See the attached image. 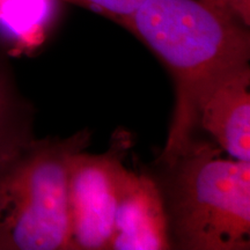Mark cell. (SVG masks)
Returning a JSON list of instances; mask_svg holds the SVG:
<instances>
[{"mask_svg":"<svg viewBox=\"0 0 250 250\" xmlns=\"http://www.w3.org/2000/svg\"><path fill=\"white\" fill-rule=\"evenodd\" d=\"M31 140L23 108L15 92L7 65L0 56V164Z\"/></svg>","mask_w":250,"mask_h":250,"instance_id":"obj_8","label":"cell"},{"mask_svg":"<svg viewBox=\"0 0 250 250\" xmlns=\"http://www.w3.org/2000/svg\"><path fill=\"white\" fill-rule=\"evenodd\" d=\"M174 177L166 208L175 241L190 250L250 248V162L225 159L192 140L169 166Z\"/></svg>","mask_w":250,"mask_h":250,"instance_id":"obj_2","label":"cell"},{"mask_svg":"<svg viewBox=\"0 0 250 250\" xmlns=\"http://www.w3.org/2000/svg\"><path fill=\"white\" fill-rule=\"evenodd\" d=\"M65 1L83 6L110 19L121 26H124L130 15L144 0H65Z\"/></svg>","mask_w":250,"mask_h":250,"instance_id":"obj_9","label":"cell"},{"mask_svg":"<svg viewBox=\"0 0 250 250\" xmlns=\"http://www.w3.org/2000/svg\"><path fill=\"white\" fill-rule=\"evenodd\" d=\"M164 62L176 103L161 159L170 166L192 142L204 90L249 64L248 26L208 0H144L123 26Z\"/></svg>","mask_w":250,"mask_h":250,"instance_id":"obj_1","label":"cell"},{"mask_svg":"<svg viewBox=\"0 0 250 250\" xmlns=\"http://www.w3.org/2000/svg\"><path fill=\"white\" fill-rule=\"evenodd\" d=\"M127 144L124 138L103 154L81 149L72 155L67 175L70 249H110Z\"/></svg>","mask_w":250,"mask_h":250,"instance_id":"obj_4","label":"cell"},{"mask_svg":"<svg viewBox=\"0 0 250 250\" xmlns=\"http://www.w3.org/2000/svg\"><path fill=\"white\" fill-rule=\"evenodd\" d=\"M50 0H0V34L22 45L39 41Z\"/></svg>","mask_w":250,"mask_h":250,"instance_id":"obj_7","label":"cell"},{"mask_svg":"<svg viewBox=\"0 0 250 250\" xmlns=\"http://www.w3.org/2000/svg\"><path fill=\"white\" fill-rule=\"evenodd\" d=\"M88 137L31 139L0 164V250L70 249L68 167Z\"/></svg>","mask_w":250,"mask_h":250,"instance_id":"obj_3","label":"cell"},{"mask_svg":"<svg viewBox=\"0 0 250 250\" xmlns=\"http://www.w3.org/2000/svg\"><path fill=\"white\" fill-rule=\"evenodd\" d=\"M250 68H233L204 90L197 105V126L213 137L233 159L250 162Z\"/></svg>","mask_w":250,"mask_h":250,"instance_id":"obj_5","label":"cell"},{"mask_svg":"<svg viewBox=\"0 0 250 250\" xmlns=\"http://www.w3.org/2000/svg\"><path fill=\"white\" fill-rule=\"evenodd\" d=\"M169 221L161 190L151 177L125 171L110 249H170Z\"/></svg>","mask_w":250,"mask_h":250,"instance_id":"obj_6","label":"cell"},{"mask_svg":"<svg viewBox=\"0 0 250 250\" xmlns=\"http://www.w3.org/2000/svg\"><path fill=\"white\" fill-rule=\"evenodd\" d=\"M211 4L223 8L246 26L250 24V0H208Z\"/></svg>","mask_w":250,"mask_h":250,"instance_id":"obj_10","label":"cell"}]
</instances>
